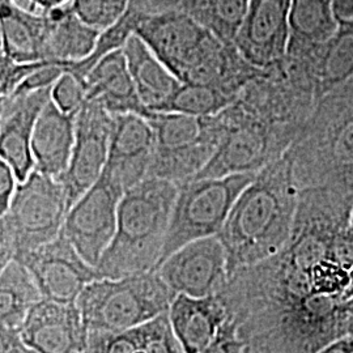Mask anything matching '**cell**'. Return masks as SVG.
I'll use <instances>...</instances> for the list:
<instances>
[{
  "instance_id": "1",
  "label": "cell",
  "mask_w": 353,
  "mask_h": 353,
  "mask_svg": "<svg viewBox=\"0 0 353 353\" xmlns=\"http://www.w3.org/2000/svg\"><path fill=\"white\" fill-rule=\"evenodd\" d=\"M299 203V186L287 153L259 170L241 192L219 239L229 275L278 254L288 242Z\"/></svg>"
},
{
  "instance_id": "2",
  "label": "cell",
  "mask_w": 353,
  "mask_h": 353,
  "mask_svg": "<svg viewBox=\"0 0 353 353\" xmlns=\"http://www.w3.org/2000/svg\"><path fill=\"white\" fill-rule=\"evenodd\" d=\"M178 195L176 183L148 176L125 192L112 243L96 265L100 279L135 276L160 263Z\"/></svg>"
},
{
  "instance_id": "3",
  "label": "cell",
  "mask_w": 353,
  "mask_h": 353,
  "mask_svg": "<svg viewBox=\"0 0 353 353\" xmlns=\"http://www.w3.org/2000/svg\"><path fill=\"white\" fill-rule=\"evenodd\" d=\"M287 156L299 190L331 186L353 196V77L316 102Z\"/></svg>"
},
{
  "instance_id": "4",
  "label": "cell",
  "mask_w": 353,
  "mask_h": 353,
  "mask_svg": "<svg viewBox=\"0 0 353 353\" xmlns=\"http://www.w3.org/2000/svg\"><path fill=\"white\" fill-rule=\"evenodd\" d=\"M176 296L152 270L127 278L97 279L76 303L88 332H123L169 312Z\"/></svg>"
},
{
  "instance_id": "5",
  "label": "cell",
  "mask_w": 353,
  "mask_h": 353,
  "mask_svg": "<svg viewBox=\"0 0 353 353\" xmlns=\"http://www.w3.org/2000/svg\"><path fill=\"white\" fill-rule=\"evenodd\" d=\"M68 212L62 183L34 169L26 182L19 183L8 211L1 214L0 267L58 239Z\"/></svg>"
},
{
  "instance_id": "6",
  "label": "cell",
  "mask_w": 353,
  "mask_h": 353,
  "mask_svg": "<svg viewBox=\"0 0 353 353\" xmlns=\"http://www.w3.org/2000/svg\"><path fill=\"white\" fill-rule=\"evenodd\" d=\"M223 138L211 161L195 179L258 173L283 157L296 137L268 125L236 100L217 114Z\"/></svg>"
},
{
  "instance_id": "7",
  "label": "cell",
  "mask_w": 353,
  "mask_h": 353,
  "mask_svg": "<svg viewBox=\"0 0 353 353\" xmlns=\"http://www.w3.org/2000/svg\"><path fill=\"white\" fill-rule=\"evenodd\" d=\"M255 174L201 178L178 186L176 204L159 265L192 241L219 236L234 203L241 192L252 183Z\"/></svg>"
},
{
  "instance_id": "8",
  "label": "cell",
  "mask_w": 353,
  "mask_h": 353,
  "mask_svg": "<svg viewBox=\"0 0 353 353\" xmlns=\"http://www.w3.org/2000/svg\"><path fill=\"white\" fill-rule=\"evenodd\" d=\"M126 190L113 176L102 172L99 181L72 205L62 233L89 265H99L112 243L119 204Z\"/></svg>"
},
{
  "instance_id": "9",
  "label": "cell",
  "mask_w": 353,
  "mask_h": 353,
  "mask_svg": "<svg viewBox=\"0 0 353 353\" xmlns=\"http://www.w3.org/2000/svg\"><path fill=\"white\" fill-rule=\"evenodd\" d=\"M114 117L101 105L85 101L76 117V137L71 161L58 181L70 210L101 176L108 163Z\"/></svg>"
},
{
  "instance_id": "10",
  "label": "cell",
  "mask_w": 353,
  "mask_h": 353,
  "mask_svg": "<svg viewBox=\"0 0 353 353\" xmlns=\"http://www.w3.org/2000/svg\"><path fill=\"white\" fill-rule=\"evenodd\" d=\"M14 261L30 271L43 299L74 303L84 288L100 279L94 265L79 254L63 233L49 243L20 254Z\"/></svg>"
},
{
  "instance_id": "11",
  "label": "cell",
  "mask_w": 353,
  "mask_h": 353,
  "mask_svg": "<svg viewBox=\"0 0 353 353\" xmlns=\"http://www.w3.org/2000/svg\"><path fill=\"white\" fill-rule=\"evenodd\" d=\"M156 271L176 294L196 299L216 296L229 279L227 252L217 236L192 241L173 252Z\"/></svg>"
},
{
  "instance_id": "12",
  "label": "cell",
  "mask_w": 353,
  "mask_h": 353,
  "mask_svg": "<svg viewBox=\"0 0 353 353\" xmlns=\"http://www.w3.org/2000/svg\"><path fill=\"white\" fill-rule=\"evenodd\" d=\"M211 30L181 11L144 13L135 28L154 55L183 81L190 65Z\"/></svg>"
},
{
  "instance_id": "13",
  "label": "cell",
  "mask_w": 353,
  "mask_h": 353,
  "mask_svg": "<svg viewBox=\"0 0 353 353\" xmlns=\"http://www.w3.org/2000/svg\"><path fill=\"white\" fill-rule=\"evenodd\" d=\"M292 0H249L234 46L254 67L265 70L285 59Z\"/></svg>"
},
{
  "instance_id": "14",
  "label": "cell",
  "mask_w": 353,
  "mask_h": 353,
  "mask_svg": "<svg viewBox=\"0 0 353 353\" xmlns=\"http://www.w3.org/2000/svg\"><path fill=\"white\" fill-rule=\"evenodd\" d=\"M51 90L52 87L0 97V154L12 168L19 183L26 182L36 169L33 131L42 109L51 100Z\"/></svg>"
},
{
  "instance_id": "15",
  "label": "cell",
  "mask_w": 353,
  "mask_h": 353,
  "mask_svg": "<svg viewBox=\"0 0 353 353\" xmlns=\"http://www.w3.org/2000/svg\"><path fill=\"white\" fill-rule=\"evenodd\" d=\"M19 331L39 353H81L88 348V330L76 303L42 299Z\"/></svg>"
},
{
  "instance_id": "16",
  "label": "cell",
  "mask_w": 353,
  "mask_h": 353,
  "mask_svg": "<svg viewBox=\"0 0 353 353\" xmlns=\"http://www.w3.org/2000/svg\"><path fill=\"white\" fill-rule=\"evenodd\" d=\"M108 163L103 169L128 190L148 178L156 139L151 123L137 114H113Z\"/></svg>"
},
{
  "instance_id": "17",
  "label": "cell",
  "mask_w": 353,
  "mask_h": 353,
  "mask_svg": "<svg viewBox=\"0 0 353 353\" xmlns=\"http://www.w3.org/2000/svg\"><path fill=\"white\" fill-rule=\"evenodd\" d=\"M85 101L101 105L110 114H137L151 117L130 74L123 50H117L96 64L84 79Z\"/></svg>"
},
{
  "instance_id": "18",
  "label": "cell",
  "mask_w": 353,
  "mask_h": 353,
  "mask_svg": "<svg viewBox=\"0 0 353 353\" xmlns=\"http://www.w3.org/2000/svg\"><path fill=\"white\" fill-rule=\"evenodd\" d=\"M77 112L65 113L50 100L38 117L32 151L36 170L59 178L67 170L75 145Z\"/></svg>"
},
{
  "instance_id": "19",
  "label": "cell",
  "mask_w": 353,
  "mask_h": 353,
  "mask_svg": "<svg viewBox=\"0 0 353 353\" xmlns=\"http://www.w3.org/2000/svg\"><path fill=\"white\" fill-rule=\"evenodd\" d=\"M169 319L176 341L185 353H201L212 341L228 313L220 299L176 294L169 309Z\"/></svg>"
},
{
  "instance_id": "20",
  "label": "cell",
  "mask_w": 353,
  "mask_h": 353,
  "mask_svg": "<svg viewBox=\"0 0 353 353\" xmlns=\"http://www.w3.org/2000/svg\"><path fill=\"white\" fill-rule=\"evenodd\" d=\"M339 26L332 0H292L287 57L296 61L312 58L334 37Z\"/></svg>"
},
{
  "instance_id": "21",
  "label": "cell",
  "mask_w": 353,
  "mask_h": 353,
  "mask_svg": "<svg viewBox=\"0 0 353 353\" xmlns=\"http://www.w3.org/2000/svg\"><path fill=\"white\" fill-rule=\"evenodd\" d=\"M1 54L14 62L45 61L46 16L20 7L13 0H1Z\"/></svg>"
},
{
  "instance_id": "22",
  "label": "cell",
  "mask_w": 353,
  "mask_h": 353,
  "mask_svg": "<svg viewBox=\"0 0 353 353\" xmlns=\"http://www.w3.org/2000/svg\"><path fill=\"white\" fill-rule=\"evenodd\" d=\"M45 16V61L79 62L94 50L101 30L84 23L72 10V4L51 10Z\"/></svg>"
},
{
  "instance_id": "23",
  "label": "cell",
  "mask_w": 353,
  "mask_h": 353,
  "mask_svg": "<svg viewBox=\"0 0 353 353\" xmlns=\"http://www.w3.org/2000/svg\"><path fill=\"white\" fill-rule=\"evenodd\" d=\"M88 353H185L166 312L123 332H88Z\"/></svg>"
},
{
  "instance_id": "24",
  "label": "cell",
  "mask_w": 353,
  "mask_h": 353,
  "mask_svg": "<svg viewBox=\"0 0 353 353\" xmlns=\"http://www.w3.org/2000/svg\"><path fill=\"white\" fill-rule=\"evenodd\" d=\"M122 50L141 101L152 112H157L174 94L182 81L135 33L128 38Z\"/></svg>"
},
{
  "instance_id": "25",
  "label": "cell",
  "mask_w": 353,
  "mask_h": 353,
  "mask_svg": "<svg viewBox=\"0 0 353 353\" xmlns=\"http://www.w3.org/2000/svg\"><path fill=\"white\" fill-rule=\"evenodd\" d=\"M300 62L307 65L313 76L318 101L348 81L353 77V20L341 21L338 32L323 48Z\"/></svg>"
},
{
  "instance_id": "26",
  "label": "cell",
  "mask_w": 353,
  "mask_h": 353,
  "mask_svg": "<svg viewBox=\"0 0 353 353\" xmlns=\"http://www.w3.org/2000/svg\"><path fill=\"white\" fill-rule=\"evenodd\" d=\"M43 299L30 271L19 261H12L0 274L1 326L20 328L29 312Z\"/></svg>"
},
{
  "instance_id": "27",
  "label": "cell",
  "mask_w": 353,
  "mask_h": 353,
  "mask_svg": "<svg viewBox=\"0 0 353 353\" xmlns=\"http://www.w3.org/2000/svg\"><path fill=\"white\" fill-rule=\"evenodd\" d=\"M236 101L224 90L211 85L182 83L174 94L157 112L181 113L194 117H211Z\"/></svg>"
},
{
  "instance_id": "28",
  "label": "cell",
  "mask_w": 353,
  "mask_h": 353,
  "mask_svg": "<svg viewBox=\"0 0 353 353\" xmlns=\"http://www.w3.org/2000/svg\"><path fill=\"white\" fill-rule=\"evenodd\" d=\"M141 12L135 6L130 3V7L126 13L112 26L102 30L100 37L97 39V43L94 46V50L92 54L83 61L74 62L68 67L67 72L74 74L76 77L84 81L92 68L99 63L105 57L112 54L114 51L122 50L126 45L128 38L135 33V28L138 26L141 16Z\"/></svg>"
},
{
  "instance_id": "29",
  "label": "cell",
  "mask_w": 353,
  "mask_h": 353,
  "mask_svg": "<svg viewBox=\"0 0 353 353\" xmlns=\"http://www.w3.org/2000/svg\"><path fill=\"white\" fill-rule=\"evenodd\" d=\"M130 3L131 0H74L72 10L84 23L102 32L126 13Z\"/></svg>"
},
{
  "instance_id": "30",
  "label": "cell",
  "mask_w": 353,
  "mask_h": 353,
  "mask_svg": "<svg viewBox=\"0 0 353 353\" xmlns=\"http://www.w3.org/2000/svg\"><path fill=\"white\" fill-rule=\"evenodd\" d=\"M310 279L316 294L343 296L350 284V271L326 258L310 268Z\"/></svg>"
},
{
  "instance_id": "31",
  "label": "cell",
  "mask_w": 353,
  "mask_h": 353,
  "mask_svg": "<svg viewBox=\"0 0 353 353\" xmlns=\"http://www.w3.org/2000/svg\"><path fill=\"white\" fill-rule=\"evenodd\" d=\"M51 100L65 113L79 112L85 102L84 81L71 72H64L52 87Z\"/></svg>"
},
{
  "instance_id": "32",
  "label": "cell",
  "mask_w": 353,
  "mask_h": 353,
  "mask_svg": "<svg viewBox=\"0 0 353 353\" xmlns=\"http://www.w3.org/2000/svg\"><path fill=\"white\" fill-rule=\"evenodd\" d=\"M50 63H54V62L41 61V62L19 63V62L12 61L11 58H8L7 55L1 54V57H0V97L12 94L16 88L26 79Z\"/></svg>"
},
{
  "instance_id": "33",
  "label": "cell",
  "mask_w": 353,
  "mask_h": 353,
  "mask_svg": "<svg viewBox=\"0 0 353 353\" xmlns=\"http://www.w3.org/2000/svg\"><path fill=\"white\" fill-rule=\"evenodd\" d=\"M201 353H243V343L230 318L223 323L214 341Z\"/></svg>"
},
{
  "instance_id": "34",
  "label": "cell",
  "mask_w": 353,
  "mask_h": 353,
  "mask_svg": "<svg viewBox=\"0 0 353 353\" xmlns=\"http://www.w3.org/2000/svg\"><path fill=\"white\" fill-rule=\"evenodd\" d=\"M331 261L344 267L345 270H351L353 267V232L350 229L341 233L331 246L330 256Z\"/></svg>"
},
{
  "instance_id": "35",
  "label": "cell",
  "mask_w": 353,
  "mask_h": 353,
  "mask_svg": "<svg viewBox=\"0 0 353 353\" xmlns=\"http://www.w3.org/2000/svg\"><path fill=\"white\" fill-rule=\"evenodd\" d=\"M17 186L19 181L12 168L4 160H0V214L8 211Z\"/></svg>"
},
{
  "instance_id": "36",
  "label": "cell",
  "mask_w": 353,
  "mask_h": 353,
  "mask_svg": "<svg viewBox=\"0 0 353 353\" xmlns=\"http://www.w3.org/2000/svg\"><path fill=\"white\" fill-rule=\"evenodd\" d=\"M0 330V353H39L23 339L19 328L1 326Z\"/></svg>"
},
{
  "instance_id": "37",
  "label": "cell",
  "mask_w": 353,
  "mask_h": 353,
  "mask_svg": "<svg viewBox=\"0 0 353 353\" xmlns=\"http://www.w3.org/2000/svg\"><path fill=\"white\" fill-rule=\"evenodd\" d=\"M74 0H26L29 11L36 13H46L59 8V7H65L72 4Z\"/></svg>"
},
{
  "instance_id": "38",
  "label": "cell",
  "mask_w": 353,
  "mask_h": 353,
  "mask_svg": "<svg viewBox=\"0 0 353 353\" xmlns=\"http://www.w3.org/2000/svg\"><path fill=\"white\" fill-rule=\"evenodd\" d=\"M332 8L339 23L353 20V0H332Z\"/></svg>"
},
{
  "instance_id": "39",
  "label": "cell",
  "mask_w": 353,
  "mask_h": 353,
  "mask_svg": "<svg viewBox=\"0 0 353 353\" xmlns=\"http://www.w3.org/2000/svg\"><path fill=\"white\" fill-rule=\"evenodd\" d=\"M318 353H353V336H347L334 341Z\"/></svg>"
},
{
  "instance_id": "40",
  "label": "cell",
  "mask_w": 353,
  "mask_h": 353,
  "mask_svg": "<svg viewBox=\"0 0 353 353\" xmlns=\"http://www.w3.org/2000/svg\"><path fill=\"white\" fill-rule=\"evenodd\" d=\"M345 316H347L348 335L353 336V299L345 300Z\"/></svg>"
},
{
  "instance_id": "41",
  "label": "cell",
  "mask_w": 353,
  "mask_h": 353,
  "mask_svg": "<svg viewBox=\"0 0 353 353\" xmlns=\"http://www.w3.org/2000/svg\"><path fill=\"white\" fill-rule=\"evenodd\" d=\"M343 297H344V300H351V299H353V267L350 270V284H348L347 290L344 292Z\"/></svg>"
},
{
  "instance_id": "42",
  "label": "cell",
  "mask_w": 353,
  "mask_h": 353,
  "mask_svg": "<svg viewBox=\"0 0 353 353\" xmlns=\"http://www.w3.org/2000/svg\"><path fill=\"white\" fill-rule=\"evenodd\" d=\"M350 230L353 232V210H352V216H351V224H350Z\"/></svg>"
},
{
  "instance_id": "43",
  "label": "cell",
  "mask_w": 353,
  "mask_h": 353,
  "mask_svg": "<svg viewBox=\"0 0 353 353\" xmlns=\"http://www.w3.org/2000/svg\"><path fill=\"white\" fill-rule=\"evenodd\" d=\"M81 353H88V351H84V352H81Z\"/></svg>"
}]
</instances>
